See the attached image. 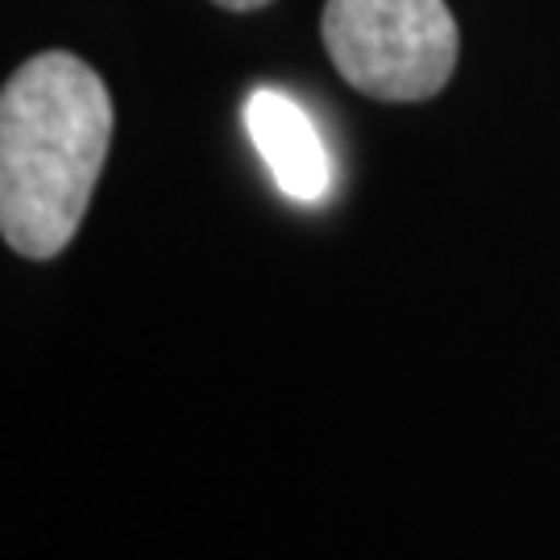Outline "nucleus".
Returning <instances> with one entry per match:
<instances>
[{
	"mask_svg": "<svg viewBox=\"0 0 560 560\" xmlns=\"http://www.w3.org/2000/svg\"><path fill=\"white\" fill-rule=\"evenodd\" d=\"M221 9H233V13H249V9H266L270 0H217Z\"/></svg>",
	"mask_w": 560,
	"mask_h": 560,
	"instance_id": "20e7f679",
	"label": "nucleus"
},
{
	"mask_svg": "<svg viewBox=\"0 0 560 560\" xmlns=\"http://www.w3.org/2000/svg\"><path fill=\"white\" fill-rule=\"evenodd\" d=\"M320 34L340 80L386 104L432 101L457 67L444 0H324Z\"/></svg>",
	"mask_w": 560,
	"mask_h": 560,
	"instance_id": "f03ea898",
	"label": "nucleus"
},
{
	"mask_svg": "<svg viewBox=\"0 0 560 560\" xmlns=\"http://www.w3.org/2000/svg\"><path fill=\"white\" fill-rule=\"evenodd\" d=\"M113 141L104 80L67 50L21 62L0 92V233L46 261L80 233Z\"/></svg>",
	"mask_w": 560,
	"mask_h": 560,
	"instance_id": "f257e3e1",
	"label": "nucleus"
},
{
	"mask_svg": "<svg viewBox=\"0 0 560 560\" xmlns=\"http://www.w3.org/2000/svg\"><path fill=\"white\" fill-rule=\"evenodd\" d=\"M245 129H249V141L261 154V162L270 166L282 196H291L295 203L324 200L328 175H332L328 150L300 104L275 88H258L245 101Z\"/></svg>",
	"mask_w": 560,
	"mask_h": 560,
	"instance_id": "7ed1b4c3",
	"label": "nucleus"
}]
</instances>
